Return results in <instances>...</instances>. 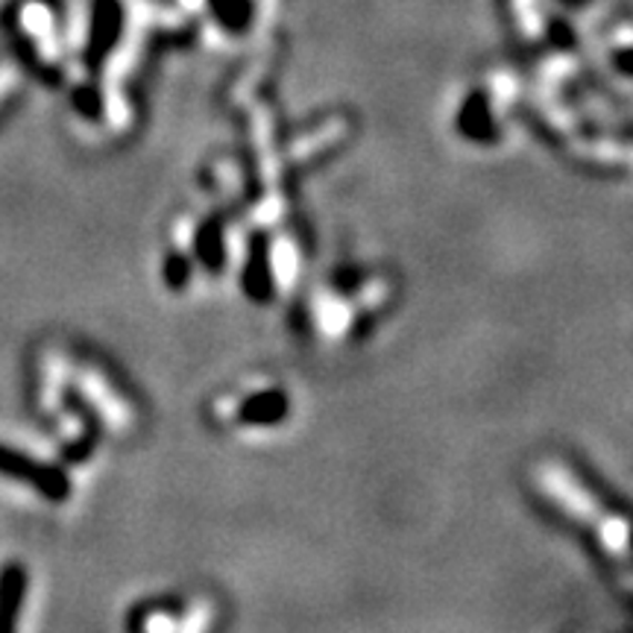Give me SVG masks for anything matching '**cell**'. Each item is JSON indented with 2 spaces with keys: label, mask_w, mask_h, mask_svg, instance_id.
Listing matches in <instances>:
<instances>
[{
  "label": "cell",
  "mask_w": 633,
  "mask_h": 633,
  "mask_svg": "<svg viewBox=\"0 0 633 633\" xmlns=\"http://www.w3.org/2000/svg\"><path fill=\"white\" fill-rule=\"evenodd\" d=\"M616 68H619V71H622V74L633 76V48L619 50V53H616Z\"/></svg>",
  "instance_id": "3957f363"
},
{
  "label": "cell",
  "mask_w": 633,
  "mask_h": 633,
  "mask_svg": "<svg viewBox=\"0 0 633 633\" xmlns=\"http://www.w3.org/2000/svg\"><path fill=\"white\" fill-rule=\"evenodd\" d=\"M27 599V569L21 563H7L0 569V633L18 625V613Z\"/></svg>",
  "instance_id": "7a4b0ae2"
},
{
  "label": "cell",
  "mask_w": 633,
  "mask_h": 633,
  "mask_svg": "<svg viewBox=\"0 0 633 633\" xmlns=\"http://www.w3.org/2000/svg\"><path fill=\"white\" fill-rule=\"evenodd\" d=\"M0 476L33 484L39 496H44L48 502H65L71 496V481H68L62 469L33 461L30 455L16 452V449H9L3 443H0Z\"/></svg>",
  "instance_id": "6da1fadb"
}]
</instances>
